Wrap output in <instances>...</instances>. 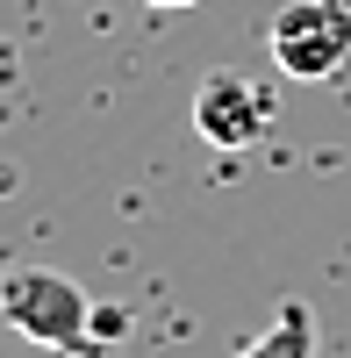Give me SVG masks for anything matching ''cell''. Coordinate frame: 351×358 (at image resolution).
<instances>
[{"mask_svg":"<svg viewBox=\"0 0 351 358\" xmlns=\"http://www.w3.org/2000/svg\"><path fill=\"white\" fill-rule=\"evenodd\" d=\"M266 43L287 79H337L351 65V8L344 0H287Z\"/></svg>","mask_w":351,"mask_h":358,"instance_id":"7a4b0ae2","label":"cell"},{"mask_svg":"<svg viewBox=\"0 0 351 358\" xmlns=\"http://www.w3.org/2000/svg\"><path fill=\"white\" fill-rule=\"evenodd\" d=\"M237 358H315V315H308V301H287L273 315V330L258 344H244Z\"/></svg>","mask_w":351,"mask_h":358,"instance_id":"277c9868","label":"cell"},{"mask_svg":"<svg viewBox=\"0 0 351 358\" xmlns=\"http://www.w3.org/2000/svg\"><path fill=\"white\" fill-rule=\"evenodd\" d=\"M143 8H194V0H143Z\"/></svg>","mask_w":351,"mask_h":358,"instance_id":"5b68a950","label":"cell"},{"mask_svg":"<svg viewBox=\"0 0 351 358\" xmlns=\"http://www.w3.org/2000/svg\"><path fill=\"white\" fill-rule=\"evenodd\" d=\"M273 94L244 72H208L194 86V129L201 143H215V151H251V143L273 136Z\"/></svg>","mask_w":351,"mask_h":358,"instance_id":"3957f363","label":"cell"},{"mask_svg":"<svg viewBox=\"0 0 351 358\" xmlns=\"http://www.w3.org/2000/svg\"><path fill=\"white\" fill-rule=\"evenodd\" d=\"M0 322H8L15 337L43 344V351H94L101 344L86 287L50 273V265H8V273H0Z\"/></svg>","mask_w":351,"mask_h":358,"instance_id":"6da1fadb","label":"cell"}]
</instances>
